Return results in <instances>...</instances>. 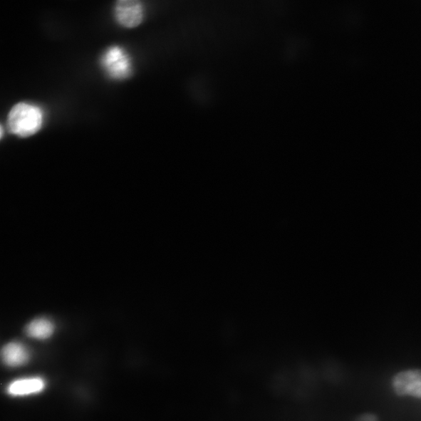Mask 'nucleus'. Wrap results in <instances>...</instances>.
Instances as JSON below:
<instances>
[{"instance_id":"f257e3e1","label":"nucleus","mask_w":421,"mask_h":421,"mask_svg":"<svg viewBox=\"0 0 421 421\" xmlns=\"http://www.w3.org/2000/svg\"><path fill=\"white\" fill-rule=\"evenodd\" d=\"M43 113L37 105L20 103L15 105L7 118L11 133L20 137L34 135L42 128Z\"/></svg>"},{"instance_id":"f03ea898","label":"nucleus","mask_w":421,"mask_h":421,"mask_svg":"<svg viewBox=\"0 0 421 421\" xmlns=\"http://www.w3.org/2000/svg\"><path fill=\"white\" fill-rule=\"evenodd\" d=\"M392 388L400 397L421 399V370L410 369L395 374L392 379Z\"/></svg>"},{"instance_id":"7ed1b4c3","label":"nucleus","mask_w":421,"mask_h":421,"mask_svg":"<svg viewBox=\"0 0 421 421\" xmlns=\"http://www.w3.org/2000/svg\"><path fill=\"white\" fill-rule=\"evenodd\" d=\"M115 18L122 26L133 28L142 24L144 11L142 3L137 0H121L115 4Z\"/></svg>"},{"instance_id":"20e7f679","label":"nucleus","mask_w":421,"mask_h":421,"mask_svg":"<svg viewBox=\"0 0 421 421\" xmlns=\"http://www.w3.org/2000/svg\"><path fill=\"white\" fill-rule=\"evenodd\" d=\"M103 62L106 70L115 78H125L130 74L129 58L118 47L110 48L105 54Z\"/></svg>"},{"instance_id":"39448f33","label":"nucleus","mask_w":421,"mask_h":421,"mask_svg":"<svg viewBox=\"0 0 421 421\" xmlns=\"http://www.w3.org/2000/svg\"><path fill=\"white\" fill-rule=\"evenodd\" d=\"M46 387L43 378L32 377L15 380L7 386V393L14 397H21L42 393Z\"/></svg>"},{"instance_id":"423d86ee","label":"nucleus","mask_w":421,"mask_h":421,"mask_svg":"<svg viewBox=\"0 0 421 421\" xmlns=\"http://www.w3.org/2000/svg\"><path fill=\"white\" fill-rule=\"evenodd\" d=\"M30 353L26 346L19 342L6 344L1 351L4 364L11 368L23 366L28 362Z\"/></svg>"},{"instance_id":"0eeeda50","label":"nucleus","mask_w":421,"mask_h":421,"mask_svg":"<svg viewBox=\"0 0 421 421\" xmlns=\"http://www.w3.org/2000/svg\"><path fill=\"white\" fill-rule=\"evenodd\" d=\"M55 331V326L51 320L38 318L32 320L26 326V334L36 340L45 341L51 338Z\"/></svg>"},{"instance_id":"6e6552de","label":"nucleus","mask_w":421,"mask_h":421,"mask_svg":"<svg viewBox=\"0 0 421 421\" xmlns=\"http://www.w3.org/2000/svg\"><path fill=\"white\" fill-rule=\"evenodd\" d=\"M355 421H379L378 417L374 415L370 414V412H367V414L362 415L359 416L356 420Z\"/></svg>"},{"instance_id":"1a4fd4ad","label":"nucleus","mask_w":421,"mask_h":421,"mask_svg":"<svg viewBox=\"0 0 421 421\" xmlns=\"http://www.w3.org/2000/svg\"><path fill=\"white\" fill-rule=\"evenodd\" d=\"M3 135H4V130H3V128L1 127V125H0V139L2 138Z\"/></svg>"}]
</instances>
